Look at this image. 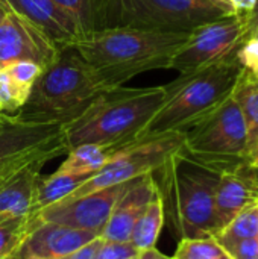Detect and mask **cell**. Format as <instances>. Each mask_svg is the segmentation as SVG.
Masks as SVG:
<instances>
[{
    "label": "cell",
    "instance_id": "cell-29",
    "mask_svg": "<svg viewBox=\"0 0 258 259\" xmlns=\"http://www.w3.org/2000/svg\"><path fill=\"white\" fill-rule=\"evenodd\" d=\"M140 250L131 241H105L99 250V259H135Z\"/></svg>",
    "mask_w": 258,
    "mask_h": 259
},
{
    "label": "cell",
    "instance_id": "cell-31",
    "mask_svg": "<svg viewBox=\"0 0 258 259\" xmlns=\"http://www.w3.org/2000/svg\"><path fill=\"white\" fill-rule=\"evenodd\" d=\"M102 243H103V240L100 237H96L94 240H91L81 249L59 259H99V250L102 247Z\"/></svg>",
    "mask_w": 258,
    "mask_h": 259
},
{
    "label": "cell",
    "instance_id": "cell-6",
    "mask_svg": "<svg viewBox=\"0 0 258 259\" xmlns=\"http://www.w3.org/2000/svg\"><path fill=\"white\" fill-rule=\"evenodd\" d=\"M114 27L192 32L237 14L230 0H111Z\"/></svg>",
    "mask_w": 258,
    "mask_h": 259
},
{
    "label": "cell",
    "instance_id": "cell-14",
    "mask_svg": "<svg viewBox=\"0 0 258 259\" xmlns=\"http://www.w3.org/2000/svg\"><path fill=\"white\" fill-rule=\"evenodd\" d=\"M157 193L154 173L135 178L114 205L99 237L105 241H129L132 229Z\"/></svg>",
    "mask_w": 258,
    "mask_h": 259
},
{
    "label": "cell",
    "instance_id": "cell-28",
    "mask_svg": "<svg viewBox=\"0 0 258 259\" xmlns=\"http://www.w3.org/2000/svg\"><path fill=\"white\" fill-rule=\"evenodd\" d=\"M5 68L9 73V76L14 79V82L26 94H30L33 83L36 82V79L40 77V74L44 70L40 64H36L33 61H18V62L6 65Z\"/></svg>",
    "mask_w": 258,
    "mask_h": 259
},
{
    "label": "cell",
    "instance_id": "cell-24",
    "mask_svg": "<svg viewBox=\"0 0 258 259\" xmlns=\"http://www.w3.org/2000/svg\"><path fill=\"white\" fill-rule=\"evenodd\" d=\"M35 215L27 214L0 222V259L21 249L29 234L38 226Z\"/></svg>",
    "mask_w": 258,
    "mask_h": 259
},
{
    "label": "cell",
    "instance_id": "cell-20",
    "mask_svg": "<svg viewBox=\"0 0 258 259\" xmlns=\"http://www.w3.org/2000/svg\"><path fill=\"white\" fill-rule=\"evenodd\" d=\"M90 176L91 175H70L59 171H55L46 178L41 176L35 188L30 214H36L41 209L65 199L76 188H79Z\"/></svg>",
    "mask_w": 258,
    "mask_h": 259
},
{
    "label": "cell",
    "instance_id": "cell-2",
    "mask_svg": "<svg viewBox=\"0 0 258 259\" xmlns=\"http://www.w3.org/2000/svg\"><path fill=\"white\" fill-rule=\"evenodd\" d=\"M158 193L176 237L214 238L222 231L216 212V188L220 170L184 150L173 153L154 171Z\"/></svg>",
    "mask_w": 258,
    "mask_h": 259
},
{
    "label": "cell",
    "instance_id": "cell-17",
    "mask_svg": "<svg viewBox=\"0 0 258 259\" xmlns=\"http://www.w3.org/2000/svg\"><path fill=\"white\" fill-rule=\"evenodd\" d=\"M11 9L36 24L59 49L70 46L78 29L70 17L53 0H5Z\"/></svg>",
    "mask_w": 258,
    "mask_h": 259
},
{
    "label": "cell",
    "instance_id": "cell-10",
    "mask_svg": "<svg viewBox=\"0 0 258 259\" xmlns=\"http://www.w3.org/2000/svg\"><path fill=\"white\" fill-rule=\"evenodd\" d=\"M242 30L243 14H234L196 27L172 58L170 68L179 74H190L214 64L236 59V47Z\"/></svg>",
    "mask_w": 258,
    "mask_h": 259
},
{
    "label": "cell",
    "instance_id": "cell-30",
    "mask_svg": "<svg viewBox=\"0 0 258 259\" xmlns=\"http://www.w3.org/2000/svg\"><path fill=\"white\" fill-rule=\"evenodd\" d=\"M233 259H258V237L220 244Z\"/></svg>",
    "mask_w": 258,
    "mask_h": 259
},
{
    "label": "cell",
    "instance_id": "cell-33",
    "mask_svg": "<svg viewBox=\"0 0 258 259\" xmlns=\"http://www.w3.org/2000/svg\"><path fill=\"white\" fill-rule=\"evenodd\" d=\"M135 259H173L172 256H167L164 253H161L160 250H157L155 247L152 249H146V250H140V253L137 255Z\"/></svg>",
    "mask_w": 258,
    "mask_h": 259
},
{
    "label": "cell",
    "instance_id": "cell-36",
    "mask_svg": "<svg viewBox=\"0 0 258 259\" xmlns=\"http://www.w3.org/2000/svg\"><path fill=\"white\" fill-rule=\"evenodd\" d=\"M173 259H175V258H173Z\"/></svg>",
    "mask_w": 258,
    "mask_h": 259
},
{
    "label": "cell",
    "instance_id": "cell-9",
    "mask_svg": "<svg viewBox=\"0 0 258 259\" xmlns=\"http://www.w3.org/2000/svg\"><path fill=\"white\" fill-rule=\"evenodd\" d=\"M67 153L62 134L29 152L0 164V222L30 214L41 168Z\"/></svg>",
    "mask_w": 258,
    "mask_h": 259
},
{
    "label": "cell",
    "instance_id": "cell-18",
    "mask_svg": "<svg viewBox=\"0 0 258 259\" xmlns=\"http://www.w3.org/2000/svg\"><path fill=\"white\" fill-rule=\"evenodd\" d=\"M75 23L81 36L114 27L111 0H53Z\"/></svg>",
    "mask_w": 258,
    "mask_h": 259
},
{
    "label": "cell",
    "instance_id": "cell-19",
    "mask_svg": "<svg viewBox=\"0 0 258 259\" xmlns=\"http://www.w3.org/2000/svg\"><path fill=\"white\" fill-rule=\"evenodd\" d=\"M233 96L240 106L246 129L245 158L258 165V77L243 71Z\"/></svg>",
    "mask_w": 258,
    "mask_h": 259
},
{
    "label": "cell",
    "instance_id": "cell-16",
    "mask_svg": "<svg viewBox=\"0 0 258 259\" xmlns=\"http://www.w3.org/2000/svg\"><path fill=\"white\" fill-rule=\"evenodd\" d=\"M62 134L56 123L26 121L0 114V164L24 152L40 147Z\"/></svg>",
    "mask_w": 258,
    "mask_h": 259
},
{
    "label": "cell",
    "instance_id": "cell-4",
    "mask_svg": "<svg viewBox=\"0 0 258 259\" xmlns=\"http://www.w3.org/2000/svg\"><path fill=\"white\" fill-rule=\"evenodd\" d=\"M105 91L108 90L90 64L73 46H65L43 70L17 117L64 126L79 117Z\"/></svg>",
    "mask_w": 258,
    "mask_h": 259
},
{
    "label": "cell",
    "instance_id": "cell-27",
    "mask_svg": "<svg viewBox=\"0 0 258 259\" xmlns=\"http://www.w3.org/2000/svg\"><path fill=\"white\" fill-rule=\"evenodd\" d=\"M29 94H26L9 76L5 67H0V114L17 117L24 106Z\"/></svg>",
    "mask_w": 258,
    "mask_h": 259
},
{
    "label": "cell",
    "instance_id": "cell-8",
    "mask_svg": "<svg viewBox=\"0 0 258 259\" xmlns=\"http://www.w3.org/2000/svg\"><path fill=\"white\" fill-rule=\"evenodd\" d=\"M184 135V150L193 156L214 161L245 158L246 129L234 96L187 129Z\"/></svg>",
    "mask_w": 258,
    "mask_h": 259
},
{
    "label": "cell",
    "instance_id": "cell-5",
    "mask_svg": "<svg viewBox=\"0 0 258 259\" xmlns=\"http://www.w3.org/2000/svg\"><path fill=\"white\" fill-rule=\"evenodd\" d=\"M243 68L236 59L214 64L190 74H179L164 85L166 100L149 121L144 137L186 132L205 118L236 91Z\"/></svg>",
    "mask_w": 258,
    "mask_h": 259
},
{
    "label": "cell",
    "instance_id": "cell-12",
    "mask_svg": "<svg viewBox=\"0 0 258 259\" xmlns=\"http://www.w3.org/2000/svg\"><path fill=\"white\" fill-rule=\"evenodd\" d=\"M58 53L59 47L36 24L14 9H8L0 21V67L33 61L46 68Z\"/></svg>",
    "mask_w": 258,
    "mask_h": 259
},
{
    "label": "cell",
    "instance_id": "cell-15",
    "mask_svg": "<svg viewBox=\"0 0 258 259\" xmlns=\"http://www.w3.org/2000/svg\"><path fill=\"white\" fill-rule=\"evenodd\" d=\"M99 234L55 223H40L21 246V259H59L81 249Z\"/></svg>",
    "mask_w": 258,
    "mask_h": 259
},
{
    "label": "cell",
    "instance_id": "cell-7",
    "mask_svg": "<svg viewBox=\"0 0 258 259\" xmlns=\"http://www.w3.org/2000/svg\"><path fill=\"white\" fill-rule=\"evenodd\" d=\"M184 138V132H167L155 137H144L137 143L117 150L99 171L93 173L65 199H76L154 173L173 153L182 149Z\"/></svg>",
    "mask_w": 258,
    "mask_h": 259
},
{
    "label": "cell",
    "instance_id": "cell-21",
    "mask_svg": "<svg viewBox=\"0 0 258 259\" xmlns=\"http://www.w3.org/2000/svg\"><path fill=\"white\" fill-rule=\"evenodd\" d=\"M117 150L120 149L99 144L78 146L67 152V158L58 167L56 171L70 175H93L99 171Z\"/></svg>",
    "mask_w": 258,
    "mask_h": 259
},
{
    "label": "cell",
    "instance_id": "cell-3",
    "mask_svg": "<svg viewBox=\"0 0 258 259\" xmlns=\"http://www.w3.org/2000/svg\"><path fill=\"white\" fill-rule=\"evenodd\" d=\"M166 100V87H119L102 93L79 117L62 126L67 152L82 144L123 149L143 132Z\"/></svg>",
    "mask_w": 258,
    "mask_h": 259
},
{
    "label": "cell",
    "instance_id": "cell-13",
    "mask_svg": "<svg viewBox=\"0 0 258 259\" xmlns=\"http://www.w3.org/2000/svg\"><path fill=\"white\" fill-rule=\"evenodd\" d=\"M258 205V165L246 158L220 170L216 188V212L222 229L243 209Z\"/></svg>",
    "mask_w": 258,
    "mask_h": 259
},
{
    "label": "cell",
    "instance_id": "cell-34",
    "mask_svg": "<svg viewBox=\"0 0 258 259\" xmlns=\"http://www.w3.org/2000/svg\"><path fill=\"white\" fill-rule=\"evenodd\" d=\"M8 9H9V5L5 0H0V21L5 17V14L8 12Z\"/></svg>",
    "mask_w": 258,
    "mask_h": 259
},
{
    "label": "cell",
    "instance_id": "cell-26",
    "mask_svg": "<svg viewBox=\"0 0 258 259\" xmlns=\"http://www.w3.org/2000/svg\"><path fill=\"white\" fill-rule=\"evenodd\" d=\"M175 259H233L214 238L181 240Z\"/></svg>",
    "mask_w": 258,
    "mask_h": 259
},
{
    "label": "cell",
    "instance_id": "cell-25",
    "mask_svg": "<svg viewBox=\"0 0 258 259\" xmlns=\"http://www.w3.org/2000/svg\"><path fill=\"white\" fill-rule=\"evenodd\" d=\"M258 237V205L249 206L239 212L216 237L219 244L249 240Z\"/></svg>",
    "mask_w": 258,
    "mask_h": 259
},
{
    "label": "cell",
    "instance_id": "cell-11",
    "mask_svg": "<svg viewBox=\"0 0 258 259\" xmlns=\"http://www.w3.org/2000/svg\"><path fill=\"white\" fill-rule=\"evenodd\" d=\"M132 181L113 185L76 199H62L32 215H35L38 223H55L100 234L111 215L114 205L128 190Z\"/></svg>",
    "mask_w": 258,
    "mask_h": 259
},
{
    "label": "cell",
    "instance_id": "cell-35",
    "mask_svg": "<svg viewBox=\"0 0 258 259\" xmlns=\"http://www.w3.org/2000/svg\"><path fill=\"white\" fill-rule=\"evenodd\" d=\"M2 259H21V249H18V250L12 252L11 255H8V256H5V258H2Z\"/></svg>",
    "mask_w": 258,
    "mask_h": 259
},
{
    "label": "cell",
    "instance_id": "cell-1",
    "mask_svg": "<svg viewBox=\"0 0 258 259\" xmlns=\"http://www.w3.org/2000/svg\"><path fill=\"white\" fill-rule=\"evenodd\" d=\"M189 35L117 26L76 38L70 46L90 64L105 88L113 90L141 73L170 68L172 58Z\"/></svg>",
    "mask_w": 258,
    "mask_h": 259
},
{
    "label": "cell",
    "instance_id": "cell-23",
    "mask_svg": "<svg viewBox=\"0 0 258 259\" xmlns=\"http://www.w3.org/2000/svg\"><path fill=\"white\" fill-rule=\"evenodd\" d=\"M234 58L246 74L258 77V0L249 12L243 14V30Z\"/></svg>",
    "mask_w": 258,
    "mask_h": 259
},
{
    "label": "cell",
    "instance_id": "cell-32",
    "mask_svg": "<svg viewBox=\"0 0 258 259\" xmlns=\"http://www.w3.org/2000/svg\"><path fill=\"white\" fill-rule=\"evenodd\" d=\"M230 2L234 6V9H236L237 14H246V12H249L254 8V5L257 3V0H230Z\"/></svg>",
    "mask_w": 258,
    "mask_h": 259
},
{
    "label": "cell",
    "instance_id": "cell-22",
    "mask_svg": "<svg viewBox=\"0 0 258 259\" xmlns=\"http://www.w3.org/2000/svg\"><path fill=\"white\" fill-rule=\"evenodd\" d=\"M163 225H164V206L157 187V193L154 194L152 200L149 202V205L137 220L129 241L138 250L152 249L158 241Z\"/></svg>",
    "mask_w": 258,
    "mask_h": 259
}]
</instances>
